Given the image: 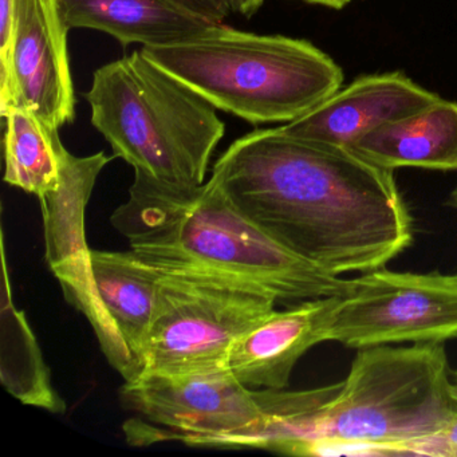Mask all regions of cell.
<instances>
[{"instance_id":"cell-1","label":"cell","mask_w":457,"mask_h":457,"mask_svg":"<svg viewBox=\"0 0 457 457\" xmlns=\"http://www.w3.org/2000/svg\"><path fill=\"white\" fill-rule=\"evenodd\" d=\"M211 178L271 239L337 277L381 269L413 242L393 170L282 127L235 140Z\"/></svg>"},{"instance_id":"cell-2","label":"cell","mask_w":457,"mask_h":457,"mask_svg":"<svg viewBox=\"0 0 457 457\" xmlns=\"http://www.w3.org/2000/svg\"><path fill=\"white\" fill-rule=\"evenodd\" d=\"M111 221L130 250L154 266L229 275L278 302L342 296L352 288V279L323 271L271 239L212 178L179 187L135 172L129 197Z\"/></svg>"},{"instance_id":"cell-3","label":"cell","mask_w":457,"mask_h":457,"mask_svg":"<svg viewBox=\"0 0 457 457\" xmlns=\"http://www.w3.org/2000/svg\"><path fill=\"white\" fill-rule=\"evenodd\" d=\"M443 344L365 347L345 381L287 392L251 435L255 449L291 454L314 441L390 446L437 432L457 406L448 393Z\"/></svg>"},{"instance_id":"cell-4","label":"cell","mask_w":457,"mask_h":457,"mask_svg":"<svg viewBox=\"0 0 457 457\" xmlns=\"http://www.w3.org/2000/svg\"><path fill=\"white\" fill-rule=\"evenodd\" d=\"M141 52L213 108L253 125L295 121L344 82L341 68L310 42L221 23Z\"/></svg>"},{"instance_id":"cell-5","label":"cell","mask_w":457,"mask_h":457,"mask_svg":"<svg viewBox=\"0 0 457 457\" xmlns=\"http://www.w3.org/2000/svg\"><path fill=\"white\" fill-rule=\"evenodd\" d=\"M85 98L93 127L135 172L170 186L205 183L226 125L208 101L141 50L96 71Z\"/></svg>"},{"instance_id":"cell-6","label":"cell","mask_w":457,"mask_h":457,"mask_svg":"<svg viewBox=\"0 0 457 457\" xmlns=\"http://www.w3.org/2000/svg\"><path fill=\"white\" fill-rule=\"evenodd\" d=\"M159 269V301L144 349L143 374L227 368L232 345L278 303L264 288L229 275Z\"/></svg>"},{"instance_id":"cell-7","label":"cell","mask_w":457,"mask_h":457,"mask_svg":"<svg viewBox=\"0 0 457 457\" xmlns=\"http://www.w3.org/2000/svg\"><path fill=\"white\" fill-rule=\"evenodd\" d=\"M121 403L137 414L127 422L133 444L180 440L213 448L218 441L255 427L263 419L255 389L227 368L181 374L145 373L125 382Z\"/></svg>"},{"instance_id":"cell-8","label":"cell","mask_w":457,"mask_h":457,"mask_svg":"<svg viewBox=\"0 0 457 457\" xmlns=\"http://www.w3.org/2000/svg\"><path fill=\"white\" fill-rule=\"evenodd\" d=\"M457 338V274L381 267L352 279L339 296L328 342L352 349L444 344Z\"/></svg>"},{"instance_id":"cell-9","label":"cell","mask_w":457,"mask_h":457,"mask_svg":"<svg viewBox=\"0 0 457 457\" xmlns=\"http://www.w3.org/2000/svg\"><path fill=\"white\" fill-rule=\"evenodd\" d=\"M68 31L58 0H17L10 57L0 63L2 116L26 108L55 129L73 122Z\"/></svg>"},{"instance_id":"cell-10","label":"cell","mask_w":457,"mask_h":457,"mask_svg":"<svg viewBox=\"0 0 457 457\" xmlns=\"http://www.w3.org/2000/svg\"><path fill=\"white\" fill-rule=\"evenodd\" d=\"M159 267L135 251L90 250L87 320L125 382L144 373V349L159 301Z\"/></svg>"},{"instance_id":"cell-11","label":"cell","mask_w":457,"mask_h":457,"mask_svg":"<svg viewBox=\"0 0 457 457\" xmlns=\"http://www.w3.org/2000/svg\"><path fill=\"white\" fill-rule=\"evenodd\" d=\"M440 100L403 73L376 74L353 81L295 121L288 135L331 145H352L366 133L397 121Z\"/></svg>"},{"instance_id":"cell-12","label":"cell","mask_w":457,"mask_h":457,"mask_svg":"<svg viewBox=\"0 0 457 457\" xmlns=\"http://www.w3.org/2000/svg\"><path fill=\"white\" fill-rule=\"evenodd\" d=\"M338 299H307L274 310L232 345L227 369L250 389H286L298 361L315 345L328 342Z\"/></svg>"},{"instance_id":"cell-13","label":"cell","mask_w":457,"mask_h":457,"mask_svg":"<svg viewBox=\"0 0 457 457\" xmlns=\"http://www.w3.org/2000/svg\"><path fill=\"white\" fill-rule=\"evenodd\" d=\"M112 159L104 152L77 157L63 148L60 186L39 199L47 263L60 280L66 299L84 314L90 303V248L87 245L85 212L96 181Z\"/></svg>"},{"instance_id":"cell-14","label":"cell","mask_w":457,"mask_h":457,"mask_svg":"<svg viewBox=\"0 0 457 457\" xmlns=\"http://www.w3.org/2000/svg\"><path fill=\"white\" fill-rule=\"evenodd\" d=\"M346 149L390 170L408 167L457 170V103L440 98L416 113L366 133Z\"/></svg>"},{"instance_id":"cell-15","label":"cell","mask_w":457,"mask_h":457,"mask_svg":"<svg viewBox=\"0 0 457 457\" xmlns=\"http://www.w3.org/2000/svg\"><path fill=\"white\" fill-rule=\"evenodd\" d=\"M58 7L69 30L103 31L122 46L173 44L213 26L170 0H58Z\"/></svg>"},{"instance_id":"cell-16","label":"cell","mask_w":457,"mask_h":457,"mask_svg":"<svg viewBox=\"0 0 457 457\" xmlns=\"http://www.w3.org/2000/svg\"><path fill=\"white\" fill-rule=\"evenodd\" d=\"M4 117V181L42 199L60 186L61 156L65 146L58 129L26 108L10 109Z\"/></svg>"},{"instance_id":"cell-17","label":"cell","mask_w":457,"mask_h":457,"mask_svg":"<svg viewBox=\"0 0 457 457\" xmlns=\"http://www.w3.org/2000/svg\"><path fill=\"white\" fill-rule=\"evenodd\" d=\"M4 307L10 312V349L17 350L18 355L22 357L20 363L21 365L23 363V384L18 398L28 405L42 406L53 411H62L65 406L50 385L49 370L42 360L34 334L31 333L26 322L25 314L15 310L10 298L9 306H6L4 302ZM10 357H17V354H12Z\"/></svg>"},{"instance_id":"cell-18","label":"cell","mask_w":457,"mask_h":457,"mask_svg":"<svg viewBox=\"0 0 457 457\" xmlns=\"http://www.w3.org/2000/svg\"><path fill=\"white\" fill-rule=\"evenodd\" d=\"M390 456L457 457V413L437 432L390 446Z\"/></svg>"},{"instance_id":"cell-19","label":"cell","mask_w":457,"mask_h":457,"mask_svg":"<svg viewBox=\"0 0 457 457\" xmlns=\"http://www.w3.org/2000/svg\"><path fill=\"white\" fill-rule=\"evenodd\" d=\"M176 6L207 22L219 25L234 12L231 0H170Z\"/></svg>"},{"instance_id":"cell-20","label":"cell","mask_w":457,"mask_h":457,"mask_svg":"<svg viewBox=\"0 0 457 457\" xmlns=\"http://www.w3.org/2000/svg\"><path fill=\"white\" fill-rule=\"evenodd\" d=\"M17 0H0V63L6 62L12 50Z\"/></svg>"},{"instance_id":"cell-21","label":"cell","mask_w":457,"mask_h":457,"mask_svg":"<svg viewBox=\"0 0 457 457\" xmlns=\"http://www.w3.org/2000/svg\"><path fill=\"white\" fill-rule=\"evenodd\" d=\"M234 12L245 18L253 17L263 6L264 0H231Z\"/></svg>"},{"instance_id":"cell-22","label":"cell","mask_w":457,"mask_h":457,"mask_svg":"<svg viewBox=\"0 0 457 457\" xmlns=\"http://www.w3.org/2000/svg\"><path fill=\"white\" fill-rule=\"evenodd\" d=\"M307 4H320V6L330 7L334 10L344 9L352 0H304Z\"/></svg>"},{"instance_id":"cell-23","label":"cell","mask_w":457,"mask_h":457,"mask_svg":"<svg viewBox=\"0 0 457 457\" xmlns=\"http://www.w3.org/2000/svg\"><path fill=\"white\" fill-rule=\"evenodd\" d=\"M448 393L452 403L457 406V370H452V369L449 373Z\"/></svg>"},{"instance_id":"cell-24","label":"cell","mask_w":457,"mask_h":457,"mask_svg":"<svg viewBox=\"0 0 457 457\" xmlns=\"http://www.w3.org/2000/svg\"><path fill=\"white\" fill-rule=\"evenodd\" d=\"M451 204L457 208V188L453 195H452Z\"/></svg>"}]
</instances>
